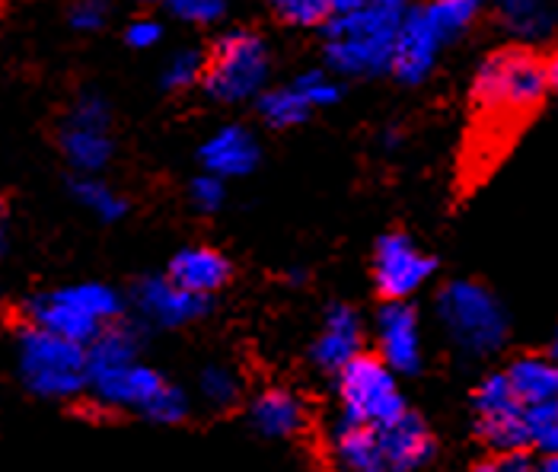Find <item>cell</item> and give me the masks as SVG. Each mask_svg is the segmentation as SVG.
Listing matches in <instances>:
<instances>
[{
    "label": "cell",
    "mask_w": 558,
    "mask_h": 472,
    "mask_svg": "<svg viewBox=\"0 0 558 472\" xmlns=\"http://www.w3.org/2000/svg\"><path fill=\"white\" fill-rule=\"evenodd\" d=\"M440 51H444V43L437 39V33L430 29L422 10L418 7L402 10L392 51H389V74L402 84H422L428 81Z\"/></svg>",
    "instance_id": "8fae6325"
},
{
    "label": "cell",
    "mask_w": 558,
    "mask_h": 472,
    "mask_svg": "<svg viewBox=\"0 0 558 472\" xmlns=\"http://www.w3.org/2000/svg\"><path fill=\"white\" fill-rule=\"evenodd\" d=\"M437 316L460 351L482 358L498 351L508 339V313L501 301L475 285V281H453L440 291Z\"/></svg>",
    "instance_id": "277c9868"
},
{
    "label": "cell",
    "mask_w": 558,
    "mask_h": 472,
    "mask_svg": "<svg viewBox=\"0 0 558 472\" xmlns=\"http://www.w3.org/2000/svg\"><path fill=\"white\" fill-rule=\"evenodd\" d=\"M134 301L137 310L157 323V326H185V323H195L198 316H205L208 310V298H198L179 285H172L170 278H147L137 285L134 291Z\"/></svg>",
    "instance_id": "9a60e30c"
},
{
    "label": "cell",
    "mask_w": 558,
    "mask_h": 472,
    "mask_svg": "<svg viewBox=\"0 0 558 472\" xmlns=\"http://www.w3.org/2000/svg\"><path fill=\"white\" fill-rule=\"evenodd\" d=\"M268 71H271V55L265 39L253 29H230L211 48L202 86L211 99L223 106L250 102L265 89Z\"/></svg>",
    "instance_id": "3957f363"
},
{
    "label": "cell",
    "mask_w": 558,
    "mask_h": 472,
    "mask_svg": "<svg viewBox=\"0 0 558 472\" xmlns=\"http://www.w3.org/2000/svg\"><path fill=\"white\" fill-rule=\"evenodd\" d=\"M367 0H329V10L332 13H348V10H354V7H364Z\"/></svg>",
    "instance_id": "8d00e7d4"
},
{
    "label": "cell",
    "mask_w": 558,
    "mask_h": 472,
    "mask_svg": "<svg viewBox=\"0 0 558 472\" xmlns=\"http://www.w3.org/2000/svg\"><path fill=\"white\" fill-rule=\"evenodd\" d=\"M558 84L556 55L530 43L505 45L492 51L473 77V109L478 129L517 131Z\"/></svg>",
    "instance_id": "6da1fadb"
},
{
    "label": "cell",
    "mask_w": 558,
    "mask_h": 472,
    "mask_svg": "<svg viewBox=\"0 0 558 472\" xmlns=\"http://www.w3.org/2000/svg\"><path fill=\"white\" fill-rule=\"evenodd\" d=\"M189 198H192V205H195L198 211L215 215L217 208L223 205V198H227L223 179L215 176V172H202L198 179H192V185H189Z\"/></svg>",
    "instance_id": "d6a6232c"
},
{
    "label": "cell",
    "mask_w": 558,
    "mask_h": 472,
    "mask_svg": "<svg viewBox=\"0 0 558 472\" xmlns=\"http://www.w3.org/2000/svg\"><path fill=\"white\" fill-rule=\"evenodd\" d=\"M163 377L137 361L119 364V367H106V371H93L86 374V387L96 392V399L102 406H116V409H137L144 412L154 396L163 389Z\"/></svg>",
    "instance_id": "4fadbf2b"
},
{
    "label": "cell",
    "mask_w": 558,
    "mask_h": 472,
    "mask_svg": "<svg viewBox=\"0 0 558 472\" xmlns=\"http://www.w3.org/2000/svg\"><path fill=\"white\" fill-rule=\"evenodd\" d=\"M533 472H558L556 453H543V460H539V463H533Z\"/></svg>",
    "instance_id": "74e56055"
},
{
    "label": "cell",
    "mask_w": 558,
    "mask_h": 472,
    "mask_svg": "<svg viewBox=\"0 0 558 472\" xmlns=\"http://www.w3.org/2000/svg\"><path fill=\"white\" fill-rule=\"evenodd\" d=\"M205 61L208 55L198 51V48H185V51H175L163 71V86L167 89H189V86L202 84V74H205Z\"/></svg>",
    "instance_id": "f1b7e54d"
},
{
    "label": "cell",
    "mask_w": 558,
    "mask_h": 472,
    "mask_svg": "<svg viewBox=\"0 0 558 472\" xmlns=\"http://www.w3.org/2000/svg\"><path fill=\"white\" fill-rule=\"evenodd\" d=\"M498 20L520 43H536L553 33V10L546 0H495Z\"/></svg>",
    "instance_id": "603a6c76"
},
{
    "label": "cell",
    "mask_w": 558,
    "mask_h": 472,
    "mask_svg": "<svg viewBox=\"0 0 558 472\" xmlns=\"http://www.w3.org/2000/svg\"><path fill=\"white\" fill-rule=\"evenodd\" d=\"M332 450L348 472L380 467V440H377V428L371 425L342 419V425L332 434Z\"/></svg>",
    "instance_id": "7402d4cb"
},
{
    "label": "cell",
    "mask_w": 558,
    "mask_h": 472,
    "mask_svg": "<svg viewBox=\"0 0 558 472\" xmlns=\"http://www.w3.org/2000/svg\"><path fill=\"white\" fill-rule=\"evenodd\" d=\"M271 13L288 23V26H301V29H310V26H323L332 10H329V0H268Z\"/></svg>",
    "instance_id": "83f0119b"
},
{
    "label": "cell",
    "mask_w": 558,
    "mask_h": 472,
    "mask_svg": "<svg viewBox=\"0 0 558 472\" xmlns=\"http://www.w3.org/2000/svg\"><path fill=\"white\" fill-rule=\"evenodd\" d=\"M160 39H163V26L157 20H134L125 29V43L131 48H154Z\"/></svg>",
    "instance_id": "e575fe53"
},
{
    "label": "cell",
    "mask_w": 558,
    "mask_h": 472,
    "mask_svg": "<svg viewBox=\"0 0 558 472\" xmlns=\"http://www.w3.org/2000/svg\"><path fill=\"white\" fill-rule=\"evenodd\" d=\"M357 472H387L384 467H371V470H357Z\"/></svg>",
    "instance_id": "b9f144b4"
},
{
    "label": "cell",
    "mask_w": 558,
    "mask_h": 472,
    "mask_svg": "<svg viewBox=\"0 0 558 472\" xmlns=\"http://www.w3.org/2000/svg\"><path fill=\"white\" fill-rule=\"evenodd\" d=\"M61 154L77 172H99L112 160V116L102 96L86 93L61 122Z\"/></svg>",
    "instance_id": "ba28073f"
},
{
    "label": "cell",
    "mask_w": 558,
    "mask_h": 472,
    "mask_svg": "<svg viewBox=\"0 0 558 472\" xmlns=\"http://www.w3.org/2000/svg\"><path fill=\"white\" fill-rule=\"evenodd\" d=\"M71 192H74V198L84 205L89 215H96L106 223L122 220V217L129 215V198L122 192H116L112 185H106L102 179H96V172H81L71 182Z\"/></svg>",
    "instance_id": "cb8c5ba5"
},
{
    "label": "cell",
    "mask_w": 558,
    "mask_h": 472,
    "mask_svg": "<svg viewBox=\"0 0 558 472\" xmlns=\"http://www.w3.org/2000/svg\"><path fill=\"white\" fill-rule=\"evenodd\" d=\"M144 7H154V3H163V0H141Z\"/></svg>",
    "instance_id": "60d3db41"
},
{
    "label": "cell",
    "mask_w": 558,
    "mask_h": 472,
    "mask_svg": "<svg viewBox=\"0 0 558 472\" xmlns=\"http://www.w3.org/2000/svg\"><path fill=\"white\" fill-rule=\"evenodd\" d=\"M377 344L392 374H415L422 367V323L412 303L387 301L377 316Z\"/></svg>",
    "instance_id": "7c38bea8"
},
{
    "label": "cell",
    "mask_w": 558,
    "mask_h": 472,
    "mask_svg": "<svg viewBox=\"0 0 558 472\" xmlns=\"http://www.w3.org/2000/svg\"><path fill=\"white\" fill-rule=\"evenodd\" d=\"M0 227H3V205H0Z\"/></svg>",
    "instance_id": "7bdbcfd3"
},
{
    "label": "cell",
    "mask_w": 558,
    "mask_h": 472,
    "mask_svg": "<svg viewBox=\"0 0 558 472\" xmlns=\"http://www.w3.org/2000/svg\"><path fill=\"white\" fill-rule=\"evenodd\" d=\"M380 440V463H387L389 472H415L422 470L434 457V437L428 425L415 412H402L384 428H377Z\"/></svg>",
    "instance_id": "5bb4252c"
},
{
    "label": "cell",
    "mask_w": 558,
    "mask_h": 472,
    "mask_svg": "<svg viewBox=\"0 0 558 472\" xmlns=\"http://www.w3.org/2000/svg\"><path fill=\"white\" fill-rule=\"evenodd\" d=\"M374 3H384V7H392V10H405L412 0H374Z\"/></svg>",
    "instance_id": "f35d334b"
},
{
    "label": "cell",
    "mask_w": 558,
    "mask_h": 472,
    "mask_svg": "<svg viewBox=\"0 0 558 472\" xmlns=\"http://www.w3.org/2000/svg\"><path fill=\"white\" fill-rule=\"evenodd\" d=\"M172 16L195 26H215L227 13V0H163Z\"/></svg>",
    "instance_id": "f546056e"
},
{
    "label": "cell",
    "mask_w": 558,
    "mask_h": 472,
    "mask_svg": "<svg viewBox=\"0 0 558 472\" xmlns=\"http://www.w3.org/2000/svg\"><path fill=\"white\" fill-rule=\"evenodd\" d=\"M475 431L478 437L498 450V453H517L526 447V428H523V402L508 387L505 374L485 377L475 389Z\"/></svg>",
    "instance_id": "9c48e42d"
},
{
    "label": "cell",
    "mask_w": 558,
    "mask_h": 472,
    "mask_svg": "<svg viewBox=\"0 0 558 472\" xmlns=\"http://www.w3.org/2000/svg\"><path fill=\"white\" fill-rule=\"evenodd\" d=\"M399 13L384 3L367 0L348 13H332L326 29V61L344 77H377L389 71V51L396 39Z\"/></svg>",
    "instance_id": "7a4b0ae2"
},
{
    "label": "cell",
    "mask_w": 558,
    "mask_h": 472,
    "mask_svg": "<svg viewBox=\"0 0 558 472\" xmlns=\"http://www.w3.org/2000/svg\"><path fill=\"white\" fill-rule=\"evenodd\" d=\"M144 415L150 422H160V425H175V422H182L189 415V396L182 389L163 384V389L154 396V402L144 409Z\"/></svg>",
    "instance_id": "1f68e13d"
},
{
    "label": "cell",
    "mask_w": 558,
    "mask_h": 472,
    "mask_svg": "<svg viewBox=\"0 0 558 472\" xmlns=\"http://www.w3.org/2000/svg\"><path fill=\"white\" fill-rule=\"evenodd\" d=\"M505 380H508V387L514 389V396L523 406L556 399L558 392L556 364H553V358H543V354L517 358L514 364L505 371Z\"/></svg>",
    "instance_id": "ffe728a7"
},
{
    "label": "cell",
    "mask_w": 558,
    "mask_h": 472,
    "mask_svg": "<svg viewBox=\"0 0 558 472\" xmlns=\"http://www.w3.org/2000/svg\"><path fill=\"white\" fill-rule=\"evenodd\" d=\"M122 298L106 285H74L29 303V319L45 332L86 344L102 326L119 319Z\"/></svg>",
    "instance_id": "5b68a950"
},
{
    "label": "cell",
    "mask_w": 558,
    "mask_h": 472,
    "mask_svg": "<svg viewBox=\"0 0 558 472\" xmlns=\"http://www.w3.org/2000/svg\"><path fill=\"white\" fill-rule=\"evenodd\" d=\"M339 396H342L344 419L384 428L396 415L405 412L402 389L396 384V374L380 358L354 354L339 371Z\"/></svg>",
    "instance_id": "52a82bcc"
},
{
    "label": "cell",
    "mask_w": 558,
    "mask_h": 472,
    "mask_svg": "<svg viewBox=\"0 0 558 472\" xmlns=\"http://www.w3.org/2000/svg\"><path fill=\"white\" fill-rule=\"evenodd\" d=\"M298 93H301L303 99L310 102V109H326V106H336L339 102V96H342V86L336 84L329 74H323V71H310V74H301L298 81Z\"/></svg>",
    "instance_id": "4dcf8cb0"
},
{
    "label": "cell",
    "mask_w": 558,
    "mask_h": 472,
    "mask_svg": "<svg viewBox=\"0 0 558 472\" xmlns=\"http://www.w3.org/2000/svg\"><path fill=\"white\" fill-rule=\"evenodd\" d=\"M434 275V258L405 233H387L374 253V281L387 301H409Z\"/></svg>",
    "instance_id": "30bf717a"
},
{
    "label": "cell",
    "mask_w": 558,
    "mask_h": 472,
    "mask_svg": "<svg viewBox=\"0 0 558 472\" xmlns=\"http://www.w3.org/2000/svg\"><path fill=\"white\" fill-rule=\"evenodd\" d=\"M310 102L298 93V86H278L268 93H258V116L271 125V129H294L310 119Z\"/></svg>",
    "instance_id": "d4e9b609"
},
{
    "label": "cell",
    "mask_w": 558,
    "mask_h": 472,
    "mask_svg": "<svg viewBox=\"0 0 558 472\" xmlns=\"http://www.w3.org/2000/svg\"><path fill=\"white\" fill-rule=\"evenodd\" d=\"M523 428H526V447H536L539 453H556L558 450L556 399L523 406Z\"/></svg>",
    "instance_id": "484cf974"
},
{
    "label": "cell",
    "mask_w": 558,
    "mask_h": 472,
    "mask_svg": "<svg viewBox=\"0 0 558 472\" xmlns=\"http://www.w3.org/2000/svg\"><path fill=\"white\" fill-rule=\"evenodd\" d=\"M418 10L437 33V39L450 45L463 39L478 23V16L485 13V0H425Z\"/></svg>",
    "instance_id": "44dd1931"
},
{
    "label": "cell",
    "mask_w": 558,
    "mask_h": 472,
    "mask_svg": "<svg viewBox=\"0 0 558 472\" xmlns=\"http://www.w3.org/2000/svg\"><path fill=\"white\" fill-rule=\"evenodd\" d=\"M198 392H202V399H205L208 406H215V409H230V406L240 402L243 384H240V377H236L230 367L215 364V367H208V371L202 374Z\"/></svg>",
    "instance_id": "4316f807"
},
{
    "label": "cell",
    "mask_w": 558,
    "mask_h": 472,
    "mask_svg": "<svg viewBox=\"0 0 558 472\" xmlns=\"http://www.w3.org/2000/svg\"><path fill=\"white\" fill-rule=\"evenodd\" d=\"M20 371L26 387L39 396H77L86 387V344L29 326L20 336Z\"/></svg>",
    "instance_id": "8992f818"
},
{
    "label": "cell",
    "mask_w": 558,
    "mask_h": 472,
    "mask_svg": "<svg viewBox=\"0 0 558 472\" xmlns=\"http://www.w3.org/2000/svg\"><path fill=\"white\" fill-rule=\"evenodd\" d=\"M112 0H77L71 10V26L81 33H96L109 20Z\"/></svg>",
    "instance_id": "836d02e7"
},
{
    "label": "cell",
    "mask_w": 558,
    "mask_h": 472,
    "mask_svg": "<svg viewBox=\"0 0 558 472\" xmlns=\"http://www.w3.org/2000/svg\"><path fill=\"white\" fill-rule=\"evenodd\" d=\"M253 425L265 437H294L306 425L301 396L291 389H265L253 402Z\"/></svg>",
    "instance_id": "d6986e66"
},
{
    "label": "cell",
    "mask_w": 558,
    "mask_h": 472,
    "mask_svg": "<svg viewBox=\"0 0 558 472\" xmlns=\"http://www.w3.org/2000/svg\"><path fill=\"white\" fill-rule=\"evenodd\" d=\"M473 472H498V463H482V467H475Z\"/></svg>",
    "instance_id": "ab89813d"
},
{
    "label": "cell",
    "mask_w": 558,
    "mask_h": 472,
    "mask_svg": "<svg viewBox=\"0 0 558 472\" xmlns=\"http://www.w3.org/2000/svg\"><path fill=\"white\" fill-rule=\"evenodd\" d=\"M361 342H364V326H361V316L344 306L336 303L329 313H326V323H323V332L313 344V361L329 371V374H339L344 364L361 354Z\"/></svg>",
    "instance_id": "e0dca14e"
},
{
    "label": "cell",
    "mask_w": 558,
    "mask_h": 472,
    "mask_svg": "<svg viewBox=\"0 0 558 472\" xmlns=\"http://www.w3.org/2000/svg\"><path fill=\"white\" fill-rule=\"evenodd\" d=\"M170 281L198 298H208L230 281V262L211 246H189L170 262Z\"/></svg>",
    "instance_id": "ac0fdd59"
},
{
    "label": "cell",
    "mask_w": 558,
    "mask_h": 472,
    "mask_svg": "<svg viewBox=\"0 0 558 472\" xmlns=\"http://www.w3.org/2000/svg\"><path fill=\"white\" fill-rule=\"evenodd\" d=\"M198 157H202L205 172H215L220 179H240V176H250L256 170L262 150H258V141L250 134V129L223 125L202 144Z\"/></svg>",
    "instance_id": "2e32d148"
},
{
    "label": "cell",
    "mask_w": 558,
    "mask_h": 472,
    "mask_svg": "<svg viewBox=\"0 0 558 472\" xmlns=\"http://www.w3.org/2000/svg\"><path fill=\"white\" fill-rule=\"evenodd\" d=\"M498 472H533V463L523 457V450H517V453H505L498 460Z\"/></svg>",
    "instance_id": "d590c367"
}]
</instances>
